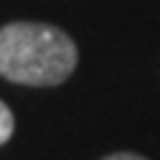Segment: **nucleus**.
I'll return each instance as SVG.
<instances>
[{
    "instance_id": "1",
    "label": "nucleus",
    "mask_w": 160,
    "mask_h": 160,
    "mask_svg": "<svg viewBox=\"0 0 160 160\" xmlns=\"http://www.w3.org/2000/svg\"><path fill=\"white\" fill-rule=\"evenodd\" d=\"M78 46L46 22H11L0 29V78L19 86H62L75 72Z\"/></svg>"
},
{
    "instance_id": "2",
    "label": "nucleus",
    "mask_w": 160,
    "mask_h": 160,
    "mask_svg": "<svg viewBox=\"0 0 160 160\" xmlns=\"http://www.w3.org/2000/svg\"><path fill=\"white\" fill-rule=\"evenodd\" d=\"M13 126H16L13 123V112L8 109L6 102H0V147L13 136Z\"/></svg>"
},
{
    "instance_id": "3",
    "label": "nucleus",
    "mask_w": 160,
    "mask_h": 160,
    "mask_svg": "<svg viewBox=\"0 0 160 160\" xmlns=\"http://www.w3.org/2000/svg\"><path fill=\"white\" fill-rule=\"evenodd\" d=\"M104 160H147V158H142L136 152H115V155H107Z\"/></svg>"
}]
</instances>
